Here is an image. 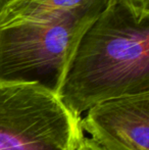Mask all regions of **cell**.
Returning a JSON list of instances; mask_svg holds the SVG:
<instances>
[{
  "instance_id": "obj_1",
  "label": "cell",
  "mask_w": 149,
  "mask_h": 150,
  "mask_svg": "<svg viewBox=\"0 0 149 150\" xmlns=\"http://www.w3.org/2000/svg\"><path fill=\"white\" fill-rule=\"evenodd\" d=\"M149 92V18L137 21L117 0L80 39L56 96L77 119L94 105Z\"/></svg>"
},
{
  "instance_id": "obj_4",
  "label": "cell",
  "mask_w": 149,
  "mask_h": 150,
  "mask_svg": "<svg viewBox=\"0 0 149 150\" xmlns=\"http://www.w3.org/2000/svg\"><path fill=\"white\" fill-rule=\"evenodd\" d=\"M80 127L103 150H149V92L98 103Z\"/></svg>"
},
{
  "instance_id": "obj_3",
  "label": "cell",
  "mask_w": 149,
  "mask_h": 150,
  "mask_svg": "<svg viewBox=\"0 0 149 150\" xmlns=\"http://www.w3.org/2000/svg\"><path fill=\"white\" fill-rule=\"evenodd\" d=\"M80 120L40 86L0 83V150H74Z\"/></svg>"
},
{
  "instance_id": "obj_8",
  "label": "cell",
  "mask_w": 149,
  "mask_h": 150,
  "mask_svg": "<svg viewBox=\"0 0 149 150\" xmlns=\"http://www.w3.org/2000/svg\"><path fill=\"white\" fill-rule=\"evenodd\" d=\"M14 1V0H0V11L5 7L7 4H9L10 2Z\"/></svg>"
},
{
  "instance_id": "obj_5",
  "label": "cell",
  "mask_w": 149,
  "mask_h": 150,
  "mask_svg": "<svg viewBox=\"0 0 149 150\" xmlns=\"http://www.w3.org/2000/svg\"><path fill=\"white\" fill-rule=\"evenodd\" d=\"M110 0H14L0 11V25L38 22L64 14L104 8Z\"/></svg>"
},
{
  "instance_id": "obj_7",
  "label": "cell",
  "mask_w": 149,
  "mask_h": 150,
  "mask_svg": "<svg viewBox=\"0 0 149 150\" xmlns=\"http://www.w3.org/2000/svg\"><path fill=\"white\" fill-rule=\"evenodd\" d=\"M74 150H103V149L100 146H98L91 138L85 136L84 132L81 129L79 135H78L77 141H76Z\"/></svg>"
},
{
  "instance_id": "obj_6",
  "label": "cell",
  "mask_w": 149,
  "mask_h": 150,
  "mask_svg": "<svg viewBox=\"0 0 149 150\" xmlns=\"http://www.w3.org/2000/svg\"><path fill=\"white\" fill-rule=\"evenodd\" d=\"M139 22L149 18V0H117Z\"/></svg>"
},
{
  "instance_id": "obj_2",
  "label": "cell",
  "mask_w": 149,
  "mask_h": 150,
  "mask_svg": "<svg viewBox=\"0 0 149 150\" xmlns=\"http://www.w3.org/2000/svg\"><path fill=\"white\" fill-rule=\"evenodd\" d=\"M104 8L0 25V83L33 84L56 95L80 39Z\"/></svg>"
}]
</instances>
